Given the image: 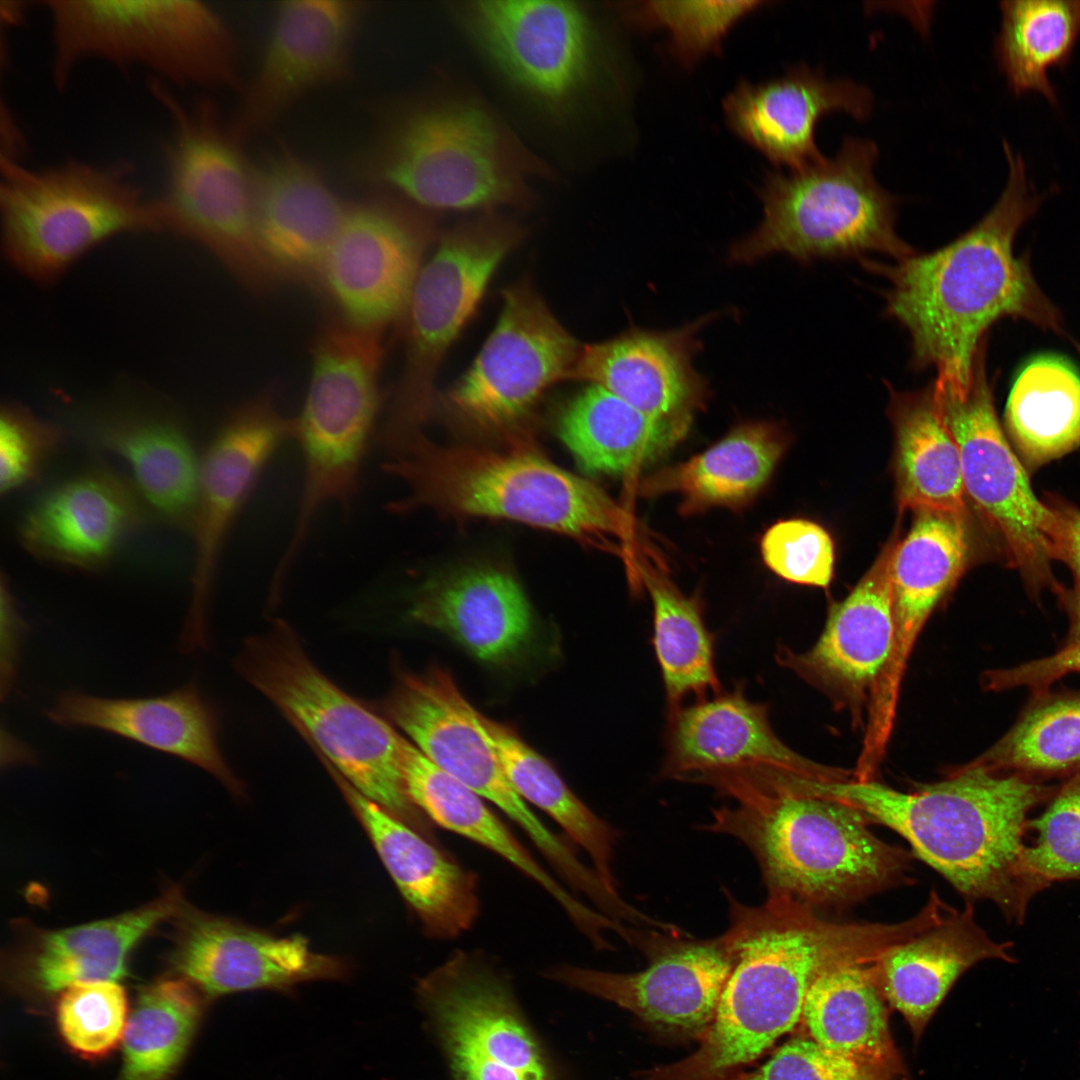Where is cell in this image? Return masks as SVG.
I'll use <instances>...</instances> for the list:
<instances>
[{
	"instance_id": "b9f144b4",
	"label": "cell",
	"mask_w": 1080,
	"mask_h": 1080,
	"mask_svg": "<svg viewBox=\"0 0 1080 1080\" xmlns=\"http://www.w3.org/2000/svg\"><path fill=\"white\" fill-rule=\"evenodd\" d=\"M1005 424L1029 468L1080 447V372L1068 359L1041 354L1026 362L1011 387Z\"/></svg>"
},
{
	"instance_id": "1f68e13d",
	"label": "cell",
	"mask_w": 1080,
	"mask_h": 1080,
	"mask_svg": "<svg viewBox=\"0 0 1080 1080\" xmlns=\"http://www.w3.org/2000/svg\"><path fill=\"white\" fill-rule=\"evenodd\" d=\"M753 763L826 779L849 777L847 771L821 766L786 746L770 725L767 706L750 701L741 684L711 700L668 711L664 777L688 782L706 772Z\"/></svg>"
},
{
	"instance_id": "4fadbf2b",
	"label": "cell",
	"mask_w": 1080,
	"mask_h": 1080,
	"mask_svg": "<svg viewBox=\"0 0 1080 1080\" xmlns=\"http://www.w3.org/2000/svg\"><path fill=\"white\" fill-rule=\"evenodd\" d=\"M522 234L519 226L503 218L466 222L445 234L421 267L406 314L404 368L380 432L383 443L394 444L421 432L435 405V378L445 354Z\"/></svg>"
},
{
	"instance_id": "603a6c76",
	"label": "cell",
	"mask_w": 1080,
	"mask_h": 1080,
	"mask_svg": "<svg viewBox=\"0 0 1080 1080\" xmlns=\"http://www.w3.org/2000/svg\"><path fill=\"white\" fill-rule=\"evenodd\" d=\"M479 46L516 86L550 107L568 105L593 62L590 19L567 1H476L464 8Z\"/></svg>"
},
{
	"instance_id": "7402d4cb",
	"label": "cell",
	"mask_w": 1080,
	"mask_h": 1080,
	"mask_svg": "<svg viewBox=\"0 0 1080 1080\" xmlns=\"http://www.w3.org/2000/svg\"><path fill=\"white\" fill-rule=\"evenodd\" d=\"M368 3L287 0L278 3L256 72L242 88L230 122L236 136L264 130L308 93L347 78Z\"/></svg>"
},
{
	"instance_id": "8992f818",
	"label": "cell",
	"mask_w": 1080,
	"mask_h": 1080,
	"mask_svg": "<svg viewBox=\"0 0 1080 1080\" xmlns=\"http://www.w3.org/2000/svg\"><path fill=\"white\" fill-rule=\"evenodd\" d=\"M0 234L8 264L52 285L84 255L130 233L164 232L158 199H147L127 162L67 160L29 168L1 157Z\"/></svg>"
},
{
	"instance_id": "484cf974",
	"label": "cell",
	"mask_w": 1080,
	"mask_h": 1080,
	"mask_svg": "<svg viewBox=\"0 0 1080 1080\" xmlns=\"http://www.w3.org/2000/svg\"><path fill=\"white\" fill-rule=\"evenodd\" d=\"M711 317L670 331L631 328L581 347L570 379L599 385L655 420L689 427L707 383L693 367L700 329Z\"/></svg>"
},
{
	"instance_id": "680465c9",
	"label": "cell",
	"mask_w": 1080,
	"mask_h": 1080,
	"mask_svg": "<svg viewBox=\"0 0 1080 1080\" xmlns=\"http://www.w3.org/2000/svg\"><path fill=\"white\" fill-rule=\"evenodd\" d=\"M2 738L7 740V757L2 760V765L20 764V763H32L35 760V755L31 748L24 743L20 742L12 734L7 732V735H3Z\"/></svg>"
},
{
	"instance_id": "e0dca14e",
	"label": "cell",
	"mask_w": 1080,
	"mask_h": 1080,
	"mask_svg": "<svg viewBox=\"0 0 1080 1080\" xmlns=\"http://www.w3.org/2000/svg\"><path fill=\"white\" fill-rule=\"evenodd\" d=\"M416 991L455 1080H552L508 981L483 953L456 950Z\"/></svg>"
},
{
	"instance_id": "44dd1931",
	"label": "cell",
	"mask_w": 1080,
	"mask_h": 1080,
	"mask_svg": "<svg viewBox=\"0 0 1080 1080\" xmlns=\"http://www.w3.org/2000/svg\"><path fill=\"white\" fill-rule=\"evenodd\" d=\"M173 920L168 963L206 998L314 980H343L344 959L312 949L300 934L277 935L184 901Z\"/></svg>"
},
{
	"instance_id": "ba28073f",
	"label": "cell",
	"mask_w": 1080,
	"mask_h": 1080,
	"mask_svg": "<svg viewBox=\"0 0 1080 1080\" xmlns=\"http://www.w3.org/2000/svg\"><path fill=\"white\" fill-rule=\"evenodd\" d=\"M876 144L846 138L836 155L790 173L768 172L759 190L764 216L730 249L729 260L751 264L774 253L799 262L869 252L896 261L916 251L895 230L896 198L874 176Z\"/></svg>"
},
{
	"instance_id": "5bb4252c",
	"label": "cell",
	"mask_w": 1080,
	"mask_h": 1080,
	"mask_svg": "<svg viewBox=\"0 0 1080 1080\" xmlns=\"http://www.w3.org/2000/svg\"><path fill=\"white\" fill-rule=\"evenodd\" d=\"M936 409L957 444L966 496L1000 537L1008 561L1033 592L1064 590L1051 572L1057 560L1059 516L1034 494L1022 461L999 424L984 357L964 390L934 381Z\"/></svg>"
},
{
	"instance_id": "83f0119b",
	"label": "cell",
	"mask_w": 1080,
	"mask_h": 1080,
	"mask_svg": "<svg viewBox=\"0 0 1080 1080\" xmlns=\"http://www.w3.org/2000/svg\"><path fill=\"white\" fill-rule=\"evenodd\" d=\"M723 108L735 134L775 165L798 170L824 157L815 141L823 116L840 112L864 120L873 96L862 84L800 65L768 82L739 83Z\"/></svg>"
},
{
	"instance_id": "9c48e42d",
	"label": "cell",
	"mask_w": 1080,
	"mask_h": 1080,
	"mask_svg": "<svg viewBox=\"0 0 1080 1080\" xmlns=\"http://www.w3.org/2000/svg\"><path fill=\"white\" fill-rule=\"evenodd\" d=\"M389 112L364 160L374 183L439 210L526 201L520 153L479 105L415 103Z\"/></svg>"
},
{
	"instance_id": "d6a6232c",
	"label": "cell",
	"mask_w": 1080,
	"mask_h": 1080,
	"mask_svg": "<svg viewBox=\"0 0 1080 1080\" xmlns=\"http://www.w3.org/2000/svg\"><path fill=\"white\" fill-rule=\"evenodd\" d=\"M404 780L414 806L431 822L501 857L541 887L598 950H613L608 934L623 925L581 901L546 870L475 791L435 766L411 742L404 757Z\"/></svg>"
},
{
	"instance_id": "8d00e7d4",
	"label": "cell",
	"mask_w": 1080,
	"mask_h": 1080,
	"mask_svg": "<svg viewBox=\"0 0 1080 1080\" xmlns=\"http://www.w3.org/2000/svg\"><path fill=\"white\" fill-rule=\"evenodd\" d=\"M873 963L822 972L809 987L801 1014L812 1039L855 1063L869 1080L896 1065L886 999Z\"/></svg>"
},
{
	"instance_id": "e575fe53",
	"label": "cell",
	"mask_w": 1080,
	"mask_h": 1080,
	"mask_svg": "<svg viewBox=\"0 0 1080 1080\" xmlns=\"http://www.w3.org/2000/svg\"><path fill=\"white\" fill-rule=\"evenodd\" d=\"M139 520L128 486L112 472L91 469L40 496L25 513L19 537L42 560L92 570L110 559Z\"/></svg>"
},
{
	"instance_id": "816d5d0a",
	"label": "cell",
	"mask_w": 1080,
	"mask_h": 1080,
	"mask_svg": "<svg viewBox=\"0 0 1080 1080\" xmlns=\"http://www.w3.org/2000/svg\"><path fill=\"white\" fill-rule=\"evenodd\" d=\"M760 549L767 567L789 582L826 588L832 580L834 543L817 523L779 521L764 533Z\"/></svg>"
},
{
	"instance_id": "836d02e7",
	"label": "cell",
	"mask_w": 1080,
	"mask_h": 1080,
	"mask_svg": "<svg viewBox=\"0 0 1080 1080\" xmlns=\"http://www.w3.org/2000/svg\"><path fill=\"white\" fill-rule=\"evenodd\" d=\"M407 617L495 665L518 656L534 634L532 608L519 583L506 571L488 566L426 580L412 593Z\"/></svg>"
},
{
	"instance_id": "bcb514c9",
	"label": "cell",
	"mask_w": 1080,
	"mask_h": 1080,
	"mask_svg": "<svg viewBox=\"0 0 1080 1080\" xmlns=\"http://www.w3.org/2000/svg\"><path fill=\"white\" fill-rule=\"evenodd\" d=\"M653 605V646L664 682L668 711L689 695L705 699L722 692L714 662V636L697 597H687L655 572L642 574Z\"/></svg>"
},
{
	"instance_id": "ee69618b",
	"label": "cell",
	"mask_w": 1080,
	"mask_h": 1080,
	"mask_svg": "<svg viewBox=\"0 0 1080 1080\" xmlns=\"http://www.w3.org/2000/svg\"><path fill=\"white\" fill-rule=\"evenodd\" d=\"M995 43L998 64L1015 94H1057L1049 70L1070 60L1080 36V0H1005Z\"/></svg>"
},
{
	"instance_id": "8fae6325",
	"label": "cell",
	"mask_w": 1080,
	"mask_h": 1080,
	"mask_svg": "<svg viewBox=\"0 0 1080 1080\" xmlns=\"http://www.w3.org/2000/svg\"><path fill=\"white\" fill-rule=\"evenodd\" d=\"M52 76L64 87L88 59L140 66L171 88H238L239 53L227 24L195 0H48Z\"/></svg>"
},
{
	"instance_id": "4dcf8cb0",
	"label": "cell",
	"mask_w": 1080,
	"mask_h": 1080,
	"mask_svg": "<svg viewBox=\"0 0 1080 1080\" xmlns=\"http://www.w3.org/2000/svg\"><path fill=\"white\" fill-rule=\"evenodd\" d=\"M324 765L425 935L447 940L469 930L480 911L476 875Z\"/></svg>"
},
{
	"instance_id": "f1b7e54d",
	"label": "cell",
	"mask_w": 1080,
	"mask_h": 1080,
	"mask_svg": "<svg viewBox=\"0 0 1080 1080\" xmlns=\"http://www.w3.org/2000/svg\"><path fill=\"white\" fill-rule=\"evenodd\" d=\"M46 714L58 726L102 730L178 757L210 773L234 795L244 794L219 747L216 712L194 681L143 698H105L69 690Z\"/></svg>"
},
{
	"instance_id": "ffe728a7",
	"label": "cell",
	"mask_w": 1080,
	"mask_h": 1080,
	"mask_svg": "<svg viewBox=\"0 0 1080 1080\" xmlns=\"http://www.w3.org/2000/svg\"><path fill=\"white\" fill-rule=\"evenodd\" d=\"M431 236L421 216L391 199L349 204L322 274L342 318L384 332L406 317Z\"/></svg>"
},
{
	"instance_id": "6f0895ef",
	"label": "cell",
	"mask_w": 1080,
	"mask_h": 1080,
	"mask_svg": "<svg viewBox=\"0 0 1080 1080\" xmlns=\"http://www.w3.org/2000/svg\"><path fill=\"white\" fill-rule=\"evenodd\" d=\"M1054 507L1060 524L1057 560L1063 561L1080 581V510L1067 504Z\"/></svg>"
},
{
	"instance_id": "ac0fdd59",
	"label": "cell",
	"mask_w": 1080,
	"mask_h": 1080,
	"mask_svg": "<svg viewBox=\"0 0 1080 1080\" xmlns=\"http://www.w3.org/2000/svg\"><path fill=\"white\" fill-rule=\"evenodd\" d=\"M632 946L648 965L615 973L572 965L549 969L546 977L613 1002L662 1033L699 1038L709 1028L732 969L721 934L694 939L686 933L630 927Z\"/></svg>"
},
{
	"instance_id": "f907efd6",
	"label": "cell",
	"mask_w": 1080,
	"mask_h": 1080,
	"mask_svg": "<svg viewBox=\"0 0 1080 1080\" xmlns=\"http://www.w3.org/2000/svg\"><path fill=\"white\" fill-rule=\"evenodd\" d=\"M761 1H646L633 9L634 19L668 31L671 47L687 65L718 51L728 31Z\"/></svg>"
},
{
	"instance_id": "f5cc1de1",
	"label": "cell",
	"mask_w": 1080,
	"mask_h": 1080,
	"mask_svg": "<svg viewBox=\"0 0 1080 1080\" xmlns=\"http://www.w3.org/2000/svg\"><path fill=\"white\" fill-rule=\"evenodd\" d=\"M63 431L22 404L8 402L0 412V490L2 495L34 481L60 448Z\"/></svg>"
},
{
	"instance_id": "6da1fadb",
	"label": "cell",
	"mask_w": 1080,
	"mask_h": 1080,
	"mask_svg": "<svg viewBox=\"0 0 1080 1080\" xmlns=\"http://www.w3.org/2000/svg\"><path fill=\"white\" fill-rule=\"evenodd\" d=\"M723 892L730 923L722 935L733 965L715 1016L694 1053L638 1080H725L797 1024L822 972L874 962L928 925L921 912L893 923L842 922L785 896L748 905Z\"/></svg>"
},
{
	"instance_id": "db71d44e",
	"label": "cell",
	"mask_w": 1080,
	"mask_h": 1080,
	"mask_svg": "<svg viewBox=\"0 0 1080 1080\" xmlns=\"http://www.w3.org/2000/svg\"><path fill=\"white\" fill-rule=\"evenodd\" d=\"M733 1080H869L852 1061L812 1038L784 1043L756 1070Z\"/></svg>"
},
{
	"instance_id": "d590c367",
	"label": "cell",
	"mask_w": 1080,
	"mask_h": 1080,
	"mask_svg": "<svg viewBox=\"0 0 1080 1080\" xmlns=\"http://www.w3.org/2000/svg\"><path fill=\"white\" fill-rule=\"evenodd\" d=\"M1011 942L992 939L975 920L972 903L886 950L873 963L878 985L919 1035L956 980L979 962L1017 960Z\"/></svg>"
},
{
	"instance_id": "681fc988",
	"label": "cell",
	"mask_w": 1080,
	"mask_h": 1080,
	"mask_svg": "<svg viewBox=\"0 0 1080 1080\" xmlns=\"http://www.w3.org/2000/svg\"><path fill=\"white\" fill-rule=\"evenodd\" d=\"M1030 832L1034 837L1027 841L1023 862L1035 894L1055 882L1080 881V770L1029 820Z\"/></svg>"
},
{
	"instance_id": "60d3db41",
	"label": "cell",
	"mask_w": 1080,
	"mask_h": 1080,
	"mask_svg": "<svg viewBox=\"0 0 1080 1080\" xmlns=\"http://www.w3.org/2000/svg\"><path fill=\"white\" fill-rule=\"evenodd\" d=\"M783 448L775 426L742 424L703 453L656 473L643 489L650 494L676 493L686 512L736 507L766 484Z\"/></svg>"
},
{
	"instance_id": "7dc6e473",
	"label": "cell",
	"mask_w": 1080,
	"mask_h": 1080,
	"mask_svg": "<svg viewBox=\"0 0 1080 1080\" xmlns=\"http://www.w3.org/2000/svg\"><path fill=\"white\" fill-rule=\"evenodd\" d=\"M1034 696L1014 726L971 764L1036 779L1080 770V691Z\"/></svg>"
},
{
	"instance_id": "11a10c76",
	"label": "cell",
	"mask_w": 1080,
	"mask_h": 1080,
	"mask_svg": "<svg viewBox=\"0 0 1080 1080\" xmlns=\"http://www.w3.org/2000/svg\"><path fill=\"white\" fill-rule=\"evenodd\" d=\"M1061 597L1070 618L1069 635L1061 649L1041 659L985 673V688L1001 691L1027 687L1039 693L1068 673L1080 672V581L1075 580L1073 590H1064Z\"/></svg>"
},
{
	"instance_id": "5b68a950",
	"label": "cell",
	"mask_w": 1080,
	"mask_h": 1080,
	"mask_svg": "<svg viewBox=\"0 0 1080 1080\" xmlns=\"http://www.w3.org/2000/svg\"><path fill=\"white\" fill-rule=\"evenodd\" d=\"M382 469L408 490L389 504L392 512L424 507L457 518L506 519L599 546L624 529L622 511L602 489L524 448L446 446L420 432Z\"/></svg>"
},
{
	"instance_id": "ab89813d",
	"label": "cell",
	"mask_w": 1080,
	"mask_h": 1080,
	"mask_svg": "<svg viewBox=\"0 0 1080 1080\" xmlns=\"http://www.w3.org/2000/svg\"><path fill=\"white\" fill-rule=\"evenodd\" d=\"M100 445L128 467L143 499L171 523L192 525L201 458L182 425L159 416H132L103 425Z\"/></svg>"
},
{
	"instance_id": "f546056e",
	"label": "cell",
	"mask_w": 1080,
	"mask_h": 1080,
	"mask_svg": "<svg viewBox=\"0 0 1080 1080\" xmlns=\"http://www.w3.org/2000/svg\"><path fill=\"white\" fill-rule=\"evenodd\" d=\"M184 901L175 885L153 901L110 918L54 930L23 923L5 951V968L17 984L42 994L60 993L78 982L119 981L127 975L134 947L171 920Z\"/></svg>"
},
{
	"instance_id": "f35d334b",
	"label": "cell",
	"mask_w": 1080,
	"mask_h": 1080,
	"mask_svg": "<svg viewBox=\"0 0 1080 1080\" xmlns=\"http://www.w3.org/2000/svg\"><path fill=\"white\" fill-rule=\"evenodd\" d=\"M889 415L895 431L900 509L965 517L959 450L936 409L931 385L921 391H891Z\"/></svg>"
},
{
	"instance_id": "d4e9b609",
	"label": "cell",
	"mask_w": 1080,
	"mask_h": 1080,
	"mask_svg": "<svg viewBox=\"0 0 1080 1080\" xmlns=\"http://www.w3.org/2000/svg\"><path fill=\"white\" fill-rule=\"evenodd\" d=\"M253 186L255 233L271 269L279 280L322 288L325 259L349 204L282 144L253 166Z\"/></svg>"
},
{
	"instance_id": "52a82bcc",
	"label": "cell",
	"mask_w": 1080,
	"mask_h": 1080,
	"mask_svg": "<svg viewBox=\"0 0 1080 1080\" xmlns=\"http://www.w3.org/2000/svg\"><path fill=\"white\" fill-rule=\"evenodd\" d=\"M235 667L313 744L323 763L363 796L432 838L428 819L405 787L408 741L327 678L287 622L276 619L266 632L249 637Z\"/></svg>"
},
{
	"instance_id": "74e56055",
	"label": "cell",
	"mask_w": 1080,
	"mask_h": 1080,
	"mask_svg": "<svg viewBox=\"0 0 1080 1080\" xmlns=\"http://www.w3.org/2000/svg\"><path fill=\"white\" fill-rule=\"evenodd\" d=\"M557 432L587 472L625 475L669 452L688 427L655 420L590 384L560 408Z\"/></svg>"
},
{
	"instance_id": "7c38bea8",
	"label": "cell",
	"mask_w": 1080,
	"mask_h": 1080,
	"mask_svg": "<svg viewBox=\"0 0 1080 1080\" xmlns=\"http://www.w3.org/2000/svg\"><path fill=\"white\" fill-rule=\"evenodd\" d=\"M384 332L344 319L326 323L312 347V375L293 435L303 459L297 515L285 554L298 558L318 511L349 510L380 409Z\"/></svg>"
},
{
	"instance_id": "d6986e66",
	"label": "cell",
	"mask_w": 1080,
	"mask_h": 1080,
	"mask_svg": "<svg viewBox=\"0 0 1080 1080\" xmlns=\"http://www.w3.org/2000/svg\"><path fill=\"white\" fill-rule=\"evenodd\" d=\"M292 433L293 419L281 415L272 392L263 393L232 411L201 457L184 651L206 646L207 610L226 538L262 471Z\"/></svg>"
},
{
	"instance_id": "9f6ffc18",
	"label": "cell",
	"mask_w": 1080,
	"mask_h": 1080,
	"mask_svg": "<svg viewBox=\"0 0 1080 1080\" xmlns=\"http://www.w3.org/2000/svg\"><path fill=\"white\" fill-rule=\"evenodd\" d=\"M25 624L23 623L15 600L5 582L1 580V698L4 699L12 689L17 673L20 643Z\"/></svg>"
},
{
	"instance_id": "4316f807",
	"label": "cell",
	"mask_w": 1080,
	"mask_h": 1080,
	"mask_svg": "<svg viewBox=\"0 0 1080 1080\" xmlns=\"http://www.w3.org/2000/svg\"><path fill=\"white\" fill-rule=\"evenodd\" d=\"M895 541L882 550L850 594L830 609L825 628L806 652L779 650L777 660L827 692L839 705H869L891 657L895 621L890 562Z\"/></svg>"
},
{
	"instance_id": "7a4b0ae2",
	"label": "cell",
	"mask_w": 1080,
	"mask_h": 1080,
	"mask_svg": "<svg viewBox=\"0 0 1080 1080\" xmlns=\"http://www.w3.org/2000/svg\"><path fill=\"white\" fill-rule=\"evenodd\" d=\"M1006 185L990 211L946 246L895 264L863 259L889 281L885 313L911 339V366L935 368L936 379L966 389L984 351V334L1004 316L1060 331L1056 309L1037 286L1028 264L1015 257L1014 238L1036 211L1022 156L1004 142Z\"/></svg>"
},
{
	"instance_id": "c3c4849f",
	"label": "cell",
	"mask_w": 1080,
	"mask_h": 1080,
	"mask_svg": "<svg viewBox=\"0 0 1080 1080\" xmlns=\"http://www.w3.org/2000/svg\"><path fill=\"white\" fill-rule=\"evenodd\" d=\"M58 994L57 1027L75 1054L101 1059L123 1041L130 1014L125 989L118 981L78 982Z\"/></svg>"
},
{
	"instance_id": "2e32d148",
	"label": "cell",
	"mask_w": 1080,
	"mask_h": 1080,
	"mask_svg": "<svg viewBox=\"0 0 1080 1080\" xmlns=\"http://www.w3.org/2000/svg\"><path fill=\"white\" fill-rule=\"evenodd\" d=\"M385 719L435 766L492 803L531 840L553 870L572 871L578 855L531 810L509 781L482 721L450 673L399 674L382 700Z\"/></svg>"
},
{
	"instance_id": "9a60e30c",
	"label": "cell",
	"mask_w": 1080,
	"mask_h": 1080,
	"mask_svg": "<svg viewBox=\"0 0 1080 1080\" xmlns=\"http://www.w3.org/2000/svg\"><path fill=\"white\" fill-rule=\"evenodd\" d=\"M498 321L464 374L436 400L455 427L506 435L531 419L545 393L570 379L581 347L528 281L502 293Z\"/></svg>"
},
{
	"instance_id": "277c9868",
	"label": "cell",
	"mask_w": 1080,
	"mask_h": 1080,
	"mask_svg": "<svg viewBox=\"0 0 1080 1080\" xmlns=\"http://www.w3.org/2000/svg\"><path fill=\"white\" fill-rule=\"evenodd\" d=\"M809 787L898 833L967 903L990 901L1008 921L1023 923L1035 896L1023 862L1029 816L1059 786L969 763L911 792L855 779Z\"/></svg>"
},
{
	"instance_id": "7bdbcfd3",
	"label": "cell",
	"mask_w": 1080,
	"mask_h": 1080,
	"mask_svg": "<svg viewBox=\"0 0 1080 1080\" xmlns=\"http://www.w3.org/2000/svg\"><path fill=\"white\" fill-rule=\"evenodd\" d=\"M482 721L517 793L550 816L586 852L604 885L618 893L612 868L618 832L587 807L514 729L483 715Z\"/></svg>"
},
{
	"instance_id": "cb8c5ba5",
	"label": "cell",
	"mask_w": 1080,
	"mask_h": 1080,
	"mask_svg": "<svg viewBox=\"0 0 1080 1080\" xmlns=\"http://www.w3.org/2000/svg\"><path fill=\"white\" fill-rule=\"evenodd\" d=\"M968 536L964 516L918 511L906 536L895 541L890 562L895 639L868 705L866 730L873 738L890 737L908 658L930 614L966 569Z\"/></svg>"
},
{
	"instance_id": "30bf717a",
	"label": "cell",
	"mask_w": 1080,
	"mask_h": 1080,
	"mask_svg": "<svg viewBox=\"0 0 1080 1080\" xmlns=\"http://www.w3.org/2000/svg\"><path fill=\"white\" fill-rule=\"evenodd\" d=\"M149 88L170 128L158 198L165 231L206 248L254 292L272 288L279 279L255 233L253 166L231 123L209 99L184 100L155 79Z\"/></svg>"
},
{
	"instance_id": "3957f363",
	"label": "cell",
	"mask_w": 1080,
	"mask_h": 1080,
	"mask_svg": "<svg viewBox=\"0 0 1080 1080\" xmlns=\"http://www.w3.org/2000/svg\"><path fill=\"white\" fill-rule=\"evenodd\" d=\"M805 776L814 775L769 763L700 774L692 783L709 786L729 804L712 809L698 829L741 842L768 895L821 914L911 884L912 855L874 835L857 809L812 792Z\"/></svg>"
},
{
	"instance_id": "f6af8a7d",
	"label": "cell",
	"mask_w": 1080,
	"mask_h": 1080,
	"mask_svg": "<svg viewBox=\"0 0 1080 1080\" xmlns=\"http://www.w3.org/2000/svg\"><path fill=\"white\" fill-rule=\"evenodd\" d=\"M204 998L179 975L143 986L129 1015L117 1080H170L197 1031Z\"/></svg>"
}]
</instances>
